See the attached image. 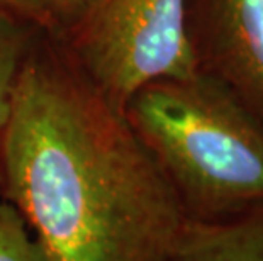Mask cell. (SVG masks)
<instances>
[{
    "mask_svg": "<svg viewBox=\"0 0 263 261\" xmlns=\"http://www.w3.org/2000/svg\"><path fill=\"white\" fill-rule=\"evenodd\" d=\"M0 200L51 261H170L187 220L124 109L49 31L22 66L0 134Z\"/></svg>",
    "mask_w": 263,
    "mask_h": 261,
    "instance_id": "1",
    "label": "cell"
},
{
    "mask_svg": "<svg viewBox=\"0 0 263 261\" xmlns=\"http://www.w3.org/2000/svg\"><path fill=\"white\" fill-rule=\"evenodd\" d=\"M190 220L263 207V122L212 76L151 82L124 107Z\"/></svg>",
    "mask_w": 263,
    "mask_h": 261,
    "instance_id": "2",
    "label": "cell"
},
{
    "mask_svg": "<svg viewBox=\"0 0 263 261\" xmlns=\"http://www.w3.org/2000/svg\"><path fill=\"white\" fill-rule=\"evenodd\" d=\"M57 36L121 109L151 82L199 71L189 37L187 0H90Z\"/></svg>",
    "mask_w": 263,
    "mask_h": 261,
    "instance_id": "3",
    "label": "cell"
},
{
    "mask_svg": "<svg viewBox=\"0 0 263 261\" xmlns=\"http://www.w3.org/2000/svg\"><path fill=\"white\" fill-rule=\"evenodd\" d=\"M187 27L199 71L263 122V0H187Z\"/></svg>",
    "mask_w": 263,
    "mask_h": 261,
    "instance_id": "4",
    "label": "cell"
},
{
    "mask_svg": "<svg viewBox=\"0 0 263 261\" xmlns=\"http://www.w3.org/2000/svg\"><path fill=\"white\" fill-rule=\"evenodd\" d=\"M170 261H263V207L221 220L187 219Z\"/></svg>",
    "mask_w": 263,
    "mask_h": 261,
    "instance_id": "5",
    "label": "cell"
},
{
    "mask_svg": "<svg viewBox=\"0 0 263 261\" xmlns=\"http://www.w3.org/2000/svg\"><path fill=\"white\" fill-rule=\"evenodd\" d=\"M43 27L0 7V134L7 124L21 70Z\"/></svg>",
    "mask_w": 263,
    "mask_h": 261,
    "instance_id": "6",
    "label": "cell"
},
{
    "mask_svg": "<svg viewBox=\"0 0 263 261\" xmlns=\"http://www.w3.org/2000/svg\"><path fill=\"white\" fill-rule=\"evenodd\" d=\"M0 261H51L12 205L0 200Z\"/></svg>",
    "mask_w": 263,
    "mask_h": 261,
    "instance_id": "7",
    "label": "cell"
},
{
    "mask_svg": "<svg viewBox=\"0 0 263 261\" xmlns=\"http://www.w3.org/2000/svg\"><path fill=\"white\" fill-rule=\"evenodd\" d=\"M48 21V29L61 34L77 21L90 0H39Z\"/></svg>",
    "mask_w": 263,
    "mask_h": 261,
    "instance_id": "8",
    "label": "cell"
},
{
    "mask_svg": "<svg viewBox=\"0 0 263 261\" xmlns=\"http://www.w3.org/2000/svg\"><path fill=\"white\" fill-rule=\"evenodd\" d=\"M0 7L12 10V12L22 15V17L29 19L43 29H48V21L44 15L43 5L39 0H0Z\"/></svg>",
    "mask_w": 263,
    "mask_h": 261,
    "instance_id": "9",
    "label": "cell"
}]
</instances>
